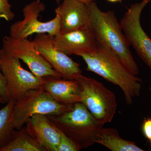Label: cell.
<instances>
[{"label": "cell", "mask_w": 151, "mask_h": 151, "mask_svg": "<svg viewBox=\"0 0 151 151\" xmlns=\"http://www.w3.org/2000/svg\"><path fill=\"white\" fill-rule=\"evenodd\" d=\"M88 6L90 29L97 43L112 51L129 72L137 76L139 73V67L114 12L101 10L94 2Z\"/></svg>", "instance_id": "obj_1"}, {"label": "cell", "mask_w": 151, "mask_h": 151, "mask_svg": "<svg viewBox=\"0 0 151 151\" xmlns=\"http://www.w3.org/2000/svg\"><path fill=\"white\" fill-rule=\"evenodd\" d=\"M86 65V70L96 73L119 86L124 93L126 103L132 104L142 89V79L129 72L112 51L97 43L93 50L79 55Z\"/></svg>", "instance_id": "obj_2"}, {"label": "cell", "mask_w": 151, "mask_h": 151, "mask_svg": "<svg viewBox=\"0 0 151 151\" xmlns=\"http://www.w3.org/2000/svg\"><path fill=\"white\" fill-rule=\"evenodd\" d=\"M47 116L81 150L87 148L96 143L100 131L104 126L81 102L75 103L70 111Z\"/></svg>", "instance_id": "obj_3"}, {"label": "cell", "mask_w": 151, "mask_h": 151, "mask_svg": "<svg viewBox=\"0 0 151 151\" xmlns=\"http://www.w3.org/2000/svg\"><path fill=\"white\" fill-rule=\"evenodd\" d=\"M73 107L58 103L42 88L31 89L16 101L11 122L15 129L20 130L33 116L58 115L70 111Z\"/></svg>", "instance_id": "obj_4"}, {"label": "cell", "mask_w": 151, "mask_h": 151, "mask_svg": "<svg viewBox=\"0 0 151 151\" xmlns=\"http://www.w3.org/2000/svg\"><path fill=\"white\" fill-rule=\"evenodd\" d=\"M75 79L81 88V103L100 124L110 123L118 107L115 93L96 79L81 74L75 76Z\"/></svg>", "instance_id": "obj_5"}, {"label": "cell", "mask_w": 151, "mask_h": 151, "mask_svg": "<svg viewBox=\"0 0 151 151\" xmlns=\"http://www.w3.org/2000/svg\"><path fill=\"white\" fill-rule=\"evenodd\" d=\"M0 61L9 100L16 101L29 90L42 88L45 83L46 78L38 77L25 69L20 60L4 48L0 49Z\"/></svg>", "instance_id": "obj_6"}, {"label": "cell", "mask_w": 151, "mask_h": 151, "mask_svg": "<svg viewBox=\"0 0 151 151\" xmlns=\"http://www.w3.org/2000/svg\"><path fill=\"white\" fill-rule=\"evenodd\" d=\"M45 5L40 0H35L26 5L22 12L24 19L15 22L9 28V36L16 39L27 38L34 34H47L54 37L60 32V19L55 15L47 22L38 19L40 14L45 10Z\"/></svg>", "instance_id": "obj_7"}, {"label": "cell", "mask_w": 151, "mask_h": 151, "mask_svg": "<svg viewBox=\"0 0 151 151\" xmlns=\"http://www.w3.org/2000/svg\"><path fill=\"white\" fill-rule=\"evenodd\" d=\"M151 0H142L131 5L122 18L120 24L128 42L143 62L151 69V39L141 24L143 10Z\"/></svg>", "instance_id": "obj_8"}, {"label": "cell", "mask_w": 151, "mask_h": 151, "mask_svg": "<svg viewBox=\"0 0 151 151\" xmlns=\"http://www.w3.org/2000/svg\"><path fill=\"white\" fill-rule=\"evenodd\" d=\"M3 48L24 62L31 72L38 77L62 78L39 52L33 41L27 38L16 39L5 36L3 38Z\"/></svg>", "instance_id": "obj_9"}, {"label": "cell", "mask_w": 151, "mask_h": 151, "mask_svg": "<svg viewBox=\"0 0 151 151\" xmlns=\"http://www.w3.org/2000/svg\"><path fill=\"white\" fill-rule=\"evenodd\" d=\"M53 37L47 34H38L33 41L39 52L62 78L73 79L82 73L80 64L55 46Z\"/></svg>", "instance_id": "obj_10"}, {"label": "cell", "mask_w": 151, "mask_h": 151, "mask_svg": "<svg viewBox=\"0 0 151 151\" xmlns=\"http://www.w3.org/2000/svg\"><path fill=\"white\" fill-rule=\"evenodd\" d=\"M60 19V32L90 28L88 5L76 0H63L55 9Z\"/></svg>", "instance_id": "obj_11"}, {"label": "cell", "mask_w": 151, "mask_h": 151, "mask_svg": "<svg viewBox=\"0 0 151 151\" xmlns=\"http://www.w3.org/2000/svg\"><path fill=\"white\" fill-rule=\"evenodd\" d=\"M53 39L55 46L68 55L79 56L93 50L97 44L90 28L60 32Z\"/></svg>", "instance_id": "obj_12"}, {"label": "cell", "mask_w": 151, "mask_h": 151, "mask_svg": "<svg viewBox=\"0 0 151 151\" xmlns=\"http://www.w3.org/2000/svg\"><path fill=\"white\" fill-rule=\"evenodd\" d=\"M26 124L29 134L47 151H57L60 131L46 115L33 116Z\"/></svg>", "instance_id": "obj_13"}, {"label": "cell", "mask_w": 151, "mask_h": 151, "mask_svg": "<svg viewBox=\"0 0 151 151\" xmlns=\"http://www.w3.org/2000/svg\"><path fill=\"white\" fill-rule=\"evenodd\" d=\"M42 88L58 103L73 105L81 102V88L74 79L59 77L46 78Z\"/></svg>", "instance_id": "obj_14"}, {"label": "cell", "mask_w": 151, "mask_h": 151, "mask_svg": "<svg viewBox=\"0 0 151 151\" xmlns=\"http://www.w3.org/2000/svg\"><path fill=\"white\" fill-rule=\"evenodd\" d=\"M96 143L100 144L112 151H144L135 142L122 139L118 130L113 128H102Z\"/></svg>", "instance_id": "obj_15"}, {"label": "cell", "mask_w": 151, "mask_h": 151, "mask_svg": "<svg viewBox=\"0 0 151 151\" xmlns=\"http://www.w3.org/2000/svg\"><path fill=\"white\" fill-rule=\"evenodd\" d=\"M0 151H47L27 131L25 127L15 130L8 143Z\"/></svg>", "instance_id": "obj_16"}, {"label": "cell", "mask_w": 151, "mask_h": 151, "mask_svg": "<svg viewBox=\"0 0 151 151\" xmlns=\"http://www.w3.org/2000/svg\"><path fill=\"white\" fill-rule=\"evenodd\" d=\"M16 100H11L0 110V151L8 143L14 131L11 114Z\"/></svg>", "instance_id": "obj_17"}, {"label": "cell", "mask_w": 151, "mask_h": 151, "mask_svg": "<svg viewBox=\"0 0 151 151\" xmlns=\"http://www.w3.org/2000/svg\"><path fill=\"white\" fill-rule=\"evenodd\" d=\"M59 130V129H58ZM60 138L57 151H78L81 149L69 138L60 131Z\"/></svg>", "instance_id": "obj_18"}, {"label": "cell", "mask_w": 151, "mask_h": 151, "mask_svg": "<svg viewBox=\"0 0 151 151\" xmlns=\"http://www.w3.org/2000/svg\"><path fill=\"white\" fill-rule=\"evenodd\" d=\"M14 17L9 0H0V19L9 22L12 20Z\"/></svg>", "instance_id": "obj_19"}, {"label": "cell", "mask_w": 151, "mask_h": 151, "mask_svg": "<svg viewBox=\"0 0 151 151\" xmlns=\"http://www.w3.org/2000/svg\"><path fill=\"white\" fill-rule=\"evenodd\" d=\"M0 97L4 100V103H7L9 99L7 91L6 82L1 70V65L0 61Z\"/></svg>", "instance_id": "obj_20"}, {"label": "cell", "mask_w": 151, "mask_h": 151, "mask_svg": "<svg viewBox=\"0 0 151 151\" xmlns=\"http://www.w3.org/2000/svg\"><path fill=\"white\" fill-rule=\"evenodd\" d=\"M142 131L145 138L151 144V118H145L142 127Z\"/></svg>", "instance_id": "obj_21"}, {"label": "cell", "mask_w": 151, "mask_h": 151, "mask_svg": "<svg viewBox=\"0 0 151 151\" xmlns=\"http://www.w3.org/2000/svg\"><path fill=\"white\" fill-rule=\"evenodd\" d=\"M56 2L58 4H59L60 1L61 0H55ZM76 1H78L80 2L84 3V4L89 5L91 3L93 2L95 0H76Z\"/></svg>", "instance_id": "obj_22"}, {"label": "cell", "mask_w": 151, "mask_h": 151, "mask_svg": "<svg viewBox=\"0 0 151 151\" xmlns=\"http://www.w3.org/2000/svg\"><path fill=\"white\" fill-rule=\"evenodd\" d=\"M108 2L111 3H116L118 2H121L122 0H107Z\"/></svg>", "instance_id": "obj_23"}, {"label": "cell", "mask_w": 151, "mask_h": 151, "mask_svg": "<svg viewBox=\"0 0 151 151\" xmlns=\"http://www.w3.org/2000/svg\"><path fill=\"white\" fill-rule=\"evenodd\" d=\"M0 103H3V104L4 103V100H3V99H2L1 97H0Z\"/></svg>", "instance_id": "obj_24"}, {"label": "cell", "mask_w": 151, "mask_h": 151, "mask_svg": "<svg viewBox=\"0 0 151 151\" xmlns=\"http://www.w3.org/2000/svg\"><path fill=\"white\" fill-rule=\"evenodd\" d=\"M0 27H1V24H0Z\"/></svg>", "instance_id": "obj_25"}]
</instances>
